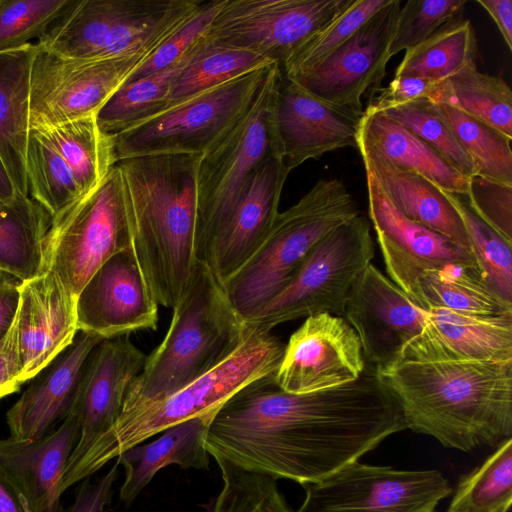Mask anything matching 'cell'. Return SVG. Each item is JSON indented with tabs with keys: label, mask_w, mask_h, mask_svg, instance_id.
<instances>
[{
	"label": "cell",
	"mask_w": 512,
	"mask_h": 512,
	"mask_svg": "<svg viewBox=\"0 0 512 512\" xmlns=\"http://www.w3.org/2000/svg\"><path fill=\"white\" fill-rule=\"evenodd\" d=\"M434 103L473 161L477 175L512 185V139L452 105Z\"/></svg>",
	"instance_id": "39"
},
{
	"label": "cell",
	"mask_w": 512,
	"mask_h": 512,
	"mask_svg": "<svg viewBox=\"0 0 512 512\" xmlns=\"http://www.w3.org/2000/svg\"><path fill=\"white\" fill-rule=\"evenodd\" d=\"M351 0H224L201 41L256 53L281 67Z\"/></svg>",
	"instance_id": "12"
},
{
	"label": "cell",
	"mask_w": 512,
	"mask_h": 512,
	"mask_svg": "<svg viewBox=\"0 0 512 512\" xmlns=\"http://www.w3.org/2000/svg\"><path fill=\"white\" fill-rule=\"evenodd\" d=\"M37 131L66 161L82 195L98 187L117 163L114 137L99 127L96 115Z\"/></svg>",
	"instance_id": "33"
},
{
	"label": "cell",
	"mask_w": 512,
	"mask_h": 512,
	"mask_svg": "<svg viewBox=\"0 0 512 512\" xmlns=\"http://www.w3.org/2000/svg\"><path fill=\"white\" fill-rule=\"evenodd\" d=\"M74 0H0V53L40 39Z\"/></svg>",
	"instance_id": "45"
},
{
	"label": "cell",
	"mask_w": 512,
	"mask_h": 512,
	"mask_svg": "<svg viewBox=\"0 0 512 512\" xmlns=\"http://www.w3.org/2000/svg\"><path fill=\"white\" fill-rule=\"evenodd\" d=\"M133 249L127 190L117 164L91 192L52 218L43 243L42 271L50 270L77 298L113 255Z\"/></svg>",
	"instance_id": "9"
},
{
	"label": "cell",
	"mask_w": 512,
	"mask_h": 512,
	"mask_svg": "<svg viewBox=\"0 0 512 512\" xmlns=\"http://www.w3.org/2000/svg\"><path fill=\"white\" fill-rule=\"evenodd\" d=\"M202 155L117 161L133 226V253L158 305L174 308L198 261L197 177Z\"/></svg>",
	"instance_id": "3"
},
{
	"label": "cell",
	"mask_w": 512,
	"mask_h": 512,
	"mask_svg": "<svg viewBox=\"0 0 512 512\" xmlns=\"http://www.w3.org/2000/svg\"><path fill=\"white\" fill-rule=\"evenodd\" d=\"M216 463L222 487L202 505L204 512H293L271 477Z\"/></svg>",
	"instance_id": "42"
},
{
	"label": "cell",
	"mask_w": 512,
	"mask_h": 512,
	"mask_svg": "<svg viewBox=\"0 0 512 512\" xmlns=\"http://www.w3.org/2000/svg\"><path fill=\"white\" fill-rule=\"evenodd\" d=\"M79 438L80 424L74 405L61 425L41 439H0V466L29 512H64L60 484Z\"/></svg>",
	"instance_id": "26"
},
{
	"label": "cell",
	"mask_w": 512,
	"mask_h": 512,
	"mask_svg": "<svg viewBox=\"0 0 512 512\" xmlns=\"http://www.w3.org/2000/svg\"><path fill=\"white\" fill-rule=\"evenodd\" d=\"M379 374L406 429L463 452L512 438V361H401Z\"/></svg>",
	"instance_id": "2"
},
{
	"label": "cell",
	"mask_w": 512,
	"mask_h": 512,
	"mask_svg": "<svg viewBox=\"0 0 512 512\" xmlns=\"http://www.w3.org/2000/svg\"><path fill=\"white\" fill-rule=\"evenodd\" d=\"M433 101L452 105L512 139V91L502 78L479 72L475 63L441 82Z\"/></svg>",
	"instance_id": "36"
},
{
	"label": "cell",
	"mask_w": 512,
	"mask_h": 512,
	"mask_svg": "<svg viewBox=\"0 0 512 512\" xmlns=\"http://www.w3.org/2000/svg\"><path fill=\"white\" fill-rule=\"evenodd\" d=\"M26 174L29 197L52 218L82 196L66 161L39 131L33 129H30L27 146Z\"/></svg>",
	"instance_id": "40"
},
{
	"label": "cell",
	"mask_w": 512,
	"mask_h": 512,
	"mask_svg": "<svg viewBox=\"0 0 512 512\" xmlns=\"http://www.w3.org/2000/svg\"><path fill=\"white\" fill-rule=\"evenodd\" d=\"M388 2L351 0L327 26L283 63L280 67L283 77L290 80L320 64Z\"/></svg>",
	"instance_id": "43"
},
{
	"label": "cell",
	"mask_w": 512,
	"mask_h": 512,
	"mask_svg": "<svg viewBox=\"0 0 512 512\" xmlns=\"http://www.w3.org/2000/svg\"><path fill=\"white\" fill-rule=\"evenodd\" d=\"M146 58L71 59L38 44L30 77V129L96 115Z\"/></svg>",
	"instance_id": "14"
},
{
	"label": "cell",
	"mask_w": 512,
	"mask_h": 512,
	"mask_svg": "<svg viewBox=\"0 0 512 512\" xmlns=\"http://www.w3.org/2000/svg\"><path fill=\"white\" fill-rule=\"evenodd\" d=\"M512 504V438L460 476L447 512H508Z\"/></svg>",
	"instance_id": "37"
},
{
	"label": "cell",
	"mask_w": 512,
	"mask_h": 512,
	"mask_svg": "<svg viewBox=\"0 0 512 512\" xmlns=\"http://www.w3.org/2000/svg\"><path fill=\"white\" fill-rule=\"evenodd\" d=\"M20 385L14 380L0 342V398L17 392Z\"/></svg>",
	"instance_id": "54"
},
{
	"label": "cell",
	"mask_w": 512,
	"mask_h": 512,
	"mask_svg": "<svg viewBox=\"0 0 512 512\" xmlns=\"http://www.w3.org/2000/svg\"><path fill=\"white\" fill-rule=\"evenodd\" d=\"M38 44L0 53V159L16 193L28 197L30 77Z\"/></svg>",
	"instance_id": "29"
},
{
	"label": "cell",
	"mask_w": 512,
	"mask_h": 512,
	"mask_svg": "<svg viewBox=\"0 0 512 512\" xmlns=\"http://www.w3.org/2000/svg\"><path fill=\"white\" fill-rule=\"evenodd\" d=\"M76 297L50 270L22 281L13 322L0 341L14 380L35 378L77 333Z\"/></svg>",
	"instance_id": "15"
},
{
	"label": "cell",
	"mask_w": 512,
	"mask_h": 512,
	"mask_svg": "<svg viewBox=\"0 0 512 512\" xmlns=\"http://www.w3.org/2000/svg\"><path fill=\"white\" fill-rule=\"evenodd\" d=\"M274 64L253 52L204 44L186 54L171 79L166 109L252 70Z\"/></svg>",
	"instance_id": "34"
},
{
	"label": "cell",
	"mask_w": 512,
	"mask_h": 512,
	"mask_svg": "<svg viewBox=\"0 0 512 512\" xmlns=\"http://www.w3.org/2000/svg\"><path fill=\"white\" fill-rule=\"evenodd\" d=\"M215 412L173 425L162 431L156 440L135 445L121 453L116 458L125 470L120 500L129 506L153 477L167 466L208 470L210 455L205 448V437Z\"/></svg>",
	"instance_id": "28"
},
{
	"label": "cell",
	"mask_w": 512,
	"mask_h": 512,
	"mask_svg": "<svg viewBox=\"0 0 512 512\" xmlns=\"http://www.w3.org/2000/svg\"><path fill=\"white\" fill-rule=\"evenodd\" d=\"M51 221L50 214L29 196L0 202V270L21 281L42 272L43 243Z\"/></svg>",
	"instance_id": "32"
},
{
	"label": "cell",
	"mask_w": 512,
	"mask_h": 512,
	"mask_svg": "<svg viewBox=\"0 0 512 512\" xmlns=\"http://www.w3.org/2000/svg\"><path fill=\"white\" fill-rule=\"evenodd\" d=\"M358 137L397 167L422 175L444 191L467 195L469 178L432 146L384 113H364Z\"/></svg>",
	"instance_id": "30"
},
{
	"label": "cell",
	"mask_w": 512,
	"mask_h": 512,
	"mask_svg": "<svg viewBox=\"0 0 512 512\" xmlns=\"http://www.w3.org/2000/svg\"><path fill=\"white\" fill-rule=\"evenodd\" d=\"M118 466L116 461L96 482H91L89 477L82 480L74 503L64 512H107L118 477Z\"/></svg>",
	"instance_id": "50"
},
{
	"label": "cell",
	"mask_w": 512,
	"mask_h": 512,
	"mask_svg": "<svg viewBox=\"0 0 512 512\" xmlns=\"http://www.w3.org/2000/svg\"><path fill=\"white\" fill-rule=\"evenodd\" d=\"M274 375L248 384L215 412L205 437L215 461L303 486L406 429L396 397L368 364L352 382L303 394L282 390Z\"/></svg>",
	"instance_id": "1"
},
{
	"label": "cell",
	"mask_w": 512,
	"mask_h": 512,
	"mask_svg": "<svg viewBox=\"0 0 512 512\" xmlns=\"http://www.w3.org/2000/svg\"><path fill=\"white\" fill-rule=\"evenodd\" d=\"M104 339L78 331L73 343L41 372L40 378L25 390L6 414L10 437L38 440L52 432L54 426L72 411L86 361Z\"/></svg>",
	"instance_id": "25"
},
{
	"label": "cell",
	"mask_w": 512,
	"mask_h": 512,
	"mask_svg": "<svg viewBox=\"0 0 512 512\" xmlns=\"http://www.w3.org/2000/svg\"><path fill=\"white\" fill-rule=\"evenodd\" d=\"M203 0H74L38 44L81 60L148 57Z\"/></svg>",
	"instance_id": "7"
},
{
	"label": "cell",
	"mask_w": 512,
	"mask_h": 512,
	"mask_svg": "<svg viewBox=\"0 0 512 512\" xmlns=\"http://www.w3.org/2000/svg\"><path fill=\"white\" fill-rule=\"evenodd\" d=\"M284 349L285 344L271 332L252 328L241 345L208 372L162 399L121 412L111 429L65 467L61 491L165 429L217 411L248 384L275 374Z\"/></svg>",
	"instance_id": "5"
},
{
	"label": "cell",
	"mask_w": 512,
	"mask_h": 512,
	"mask_svg": "<svg viewBox=\"0 0 512 512\" xmlns=\"http://www.w3.org/2000/svg\"><path fill=\"white\" fill-rule=\"evenodd\" d=\"M156 302L133 249L110 257L76 299L78 331L112 339L138 330H156Z\"/></svg>",
	"instance_id": "19"
},
{
	"label": "cell",
	"mask_w": 512,
	"mask_h": 512,
	"mask_svg": "<svg viewBox=\"0 0 512 512\" xmlns=\"http://www.w3.org/2000/svg\"><path fill=\"white\" fill-rule=\"evenodd\" d=\"M290 173L280 156L260 165L249 179L204 262L224 283L260 249L279 213Z\"/></svg>",
	"instance_id": "23"
},
{
	"label": "cell",
	"mask_w": 512,
	"mask_h": 512,
	"mask_svg": "<svg viewBox=\"0 0 512 512\" xmlns=\"http://www.w3.org/2000/svg\"><path fill=\"white\" fill-rule=\"evenodd\" d=\"M365 366L359 338L349 323L321 313L307 317L290 336L274 380L286 392L310 393L352 382Z\"/></svg>",
	"instance_id": "18"
},
{
	"label": "cell",
	"mask_w": 512,
	"mask_h": 512,
	"mask_svg": "<svg viewBox=\"0 0 512 512\" xmlns=\"http://www.w3.org/2000/svg\"><path fill=\"white\" fill-rule=\"evenodd\" d=\"M0 202H2V201H0Z\"/></svg>",
	"instance_id": "56"
},
{
	"label": "cell",
	"mask_w": 512,
	"mask_h": 512,
	"mask_svg": "<svg viewBox=\"0 0 512 512\" xmlns=\"http://www.w3.org/2000/svg\"><path fill=\"white\" fill-rule=\"evenodd\" d=\"M272 65L205 90L113 135L117 161L142 155L207 154L250 110Z\"/></svg>",
	"instance_id": "10"
},
{
	"label": "cell",
	"mask_w": 512,
	"mask_h": 512,
	"mask_svg": "<svg viewBox=\"0 0 512 512\" xmlns=\"http://www.w3.org/2000/svg\"><path fill=\"white\" fill-rule=\"evenodd\" d=\"M401 361H512V314L476 316L432 308Z\"/></svg>",
	"instance_id": "24"
},
{
	"label": "cell",
	"mask_w": 512,
	"mask_h": 512,
	"mask_svg": "<svg viewBox=\"0 0 512 512\" xmlns=\"http://www.w3.org/2000/svg\"><path fill=\"white\" fill-rule=\"evenodd\" d=\"M417 304L476 316L512 314V303L483 281L477 266L450 263L423 272L417 282Z\"/></svg>",
	"instance_id": "31"
},
{
	"label": "cell",
	"mask_w": 512,
	"mask_h": 512,
	"mask_svg": "<svg viewBox=\"0 0 512 512\" xmlns=\"http://www.w3.org/2000/svg\"><path fill=\"white\" fill-rule=\"evenodd\" d=\"M440 83L415 76L394 77L388 86L382 89L379 96L372 97L364 113L384 112L420 98L433 100Z\"/></svg>",
	"instance_id": "49"
},
{
	"label": "cell",
	"mask_w": 512,
	"mask_h": 512,
	"mask_svg": "<svg viewBox=\"0 0 512 512\" xmlns=\"http://www.w3.org/2000/svg\"><path fill=\"white\" fill-rule=\"evenodd\" d=\"M251 330L224 284L198 260L173 308L167 334L146 356L126 393L122 412L162 399L208 372L230 356Z\"/></svg>",
	"instance_id": "4"
},
{
	"label": "cell",
	"mask_w": 512,
	"mask_h": 512,
	"mask_svg": "<svg viewBox=\"0 0 512 512\" xmlns=\"http://www.w3.org/2000/svg\"><path fill=\"white\" fill-rule=\"evenodd\" d=\"M363 116L364 113L316 98L282 75L274 124L285 166L291 172L327 152L357 148Z\"/></svg>",
	"instance_id": "21"
},
{
	"label": "cell",
	"mask_w": 512,
	"mask_h": 512,
	"mask_svg": "<svg viewBox=\"0 0 512 512\" xmlns=\"http://www.w3.org/2000/svg\"><path fill=\"white\" fill-rule=\"evenodd\" d=\"M464 0H409L400 7L389 46L390 57L409 50L456 19Z\"/></svg>",
	"instance_id": "46"
},
{
	"label": "cell",
	"mask_w": 512,
	"mask_h": 512,
	"mask_svg": "<svg viewBox=\"0 0 512 512\" xmlns=\"http://www.w3.org/2000/svg\"><path fill=\"white\" fill-rule=\"evenodd\" d=\"M497 25L507 47L512 49V1L477 0Z\"/></svg>",
	"instance_id": "52"
},
{
	"label": "cell",
	"mask_w": 512,
	"mask_h": 512,
	"mask_svg": "<svg viewBox=\"0 0 512 512\" xmlns=\"http://www.w3.org/2000/svg\"><path fill=\"white\" fill-rule=\"evenodd\" d=\"M380 113L416 134L467 178L477 175L473 161L439 114L432 99L420 98Z\"/></svg>",
	"instance_id": "44"
},
{
	"label": "cell",
	"mask_w": 512,
	"mask_h": 512,
	"mask_svg": "<svg viewBox=\"0 0 512 512\" xmlns=\"http://www.w3.org/2000/svg\"><path fill=\"white\" fill-rule=\"evenodd\" d=\"M443 192L464 224L470 251L483 281L512 303V242L476 216L459 195Z\"/></svg>",
	"instance_id": "41"
},
{
	"label": "cell",
	"mask_w": 512,
	"mask_h": 512,
	"mask_svg": "<svg viewBox=\"0 0 512 512\" xmlns=\"http://www.w3.org/2000/svg\"><path fill=\"white\" fill-rule=\"evenodd\" d=\"M467 196L473 213L512 242V185L475 175L469 179Z\"/></svg>",
	"instance_id": "48"
},
{
	"label": "cell",
	"mask_w": 512,
	"mask_h": 512,
	"mask_svg": "<svg viewBox=\"0 0 512 512\" xmlns=\"http://www.w3.org/2000/svg\"><path fill=\"white\" fill-rule=\"evenodd\" d=\"M21 280L0 270V341L8 332L19 303Z\"/></svg>",
	"instance_id": "51"
},
{
	"label": "cell",
	"mask_w": 512,
	"mask_h": 512,
	"mask_svg": "<svg viewBox=\"0 0 512 512\" xmlns=\"http://www.w3.org/2000/svg\"><path fill=\"white\" fill-rule=\"evenodd\" d=\"M282 72L273 64L250 110L211 151L197 177L198 260L204 261L249 179L271 156H281L274 105Z\"/></svg>",
	"instance_id": "8"
},
{
	"label": "cell",
	"mask_w": 512,
	"mask_h": 512,
	"mask_svg": "<svg viewBox=\"0 0 512 512\" xmlns=\"http://www.w3.org/2000/svg\"><path fill=\"white\" fill-rule=\"evenodd\" d=\"M359 213L337 178L319 180L296 204L279 212L256 254L223 284L244 320L294 277L312 247Z\"/></svg>",
	"instance_id": "6"
},
{
	"label": "cell",
	"mask_w": 512,
	"mask_h": 512,
	"mask_svg": "<svg viewBox=\"0 0 512 512\" xmlns=\"http://www.w3.org/2000/svg\"><path fill=\"white\" fill-rule=\"evenodd\" d=\"M477 51L470 21L453 19L421 44L406 50L395 77L415 76L440 83L475 63Z\"/></svg>",
	"instance_id": "35"
},
{
	"label": "cell",
	"mask_w": 512,
	"mask_h": 512,
	"mask_svg": "<svg viewBox=\"0 0 512 512\" xmlns=\"http://www.w3.org/2000/svg\"><path fill=\"white\" fill-rule=\"evenodd\" d=\"M374 252L370 224L358 214L324 235L292 280L246 324L270 332L281 323L321 313L343 317L349 291Z\"/></svg>",
	"instance_id": "11"
},
{
	"label": "cell",
	"mask_w": 512,
	"mask_h": 512,
	"mask_svg": "<svg viewBox=\"0 0 512 512\" xmlns=\"http://www.w3.org/2000/svg\"><path fill=\"white\" fill-rule=\"evenodd\" d=\"M145 360L146 355L129 336L104 339L92 350L75 404L80 438L67 465L77 461L113 427L122 412L126 393L143 369Z\"/></svg>",
	"instance_id": "22"
},
{
	"label": "cell",
	"mask_w": 512,
	"mask_h": 512,
	"mask_svg": "<svg viewBox=\"0 0 512 512\" xmlns=\"http://www.w3.org/2000/svg\"><path fill=\"white\" fill-rule=\"evenodd\" d=\"M303 487L297 512H435L453 490L436 469L400 470L359 461Z\"/></svg>",
	"instance_id": "13"
},
{
	"label": "cell",
	"mask_w": 512,
	"mask_h": 512,
	"mask_svg": "<svg viewBox=\"0 0 512 512\" xmlns=\"http://www.w3.org/2000/svg\"><path fill=\"white\" fill-rule=\"evenodd\" d=\"M223 1H205L130 74L125 82L161 72L177 64L206 34Z\"/></svg>",
	"instance_id": "47"
},
{
	"label": "cell",
	"mask_w": 512,
	"mask_h": 512,
	"mask_svg": "<svg viewBox=\"0 0 512 512\" xmlns=\"http://www.w3.org/2000/svg\"><path fill=\"white\" fill-rule=\"evenodd\" d=\"M184 57L171 68L120 86L96 114L99 127L117 135L164 111L171 79Z\"/></svg>",
	"instance_id": "38"
},
{
	"label": "cell",
	"mask_w": 512,
	"mask_h": 512,
	"mask_svg": "<svg viewBox=\"0 0 512 512\" xmlns=\"http://www.w3.org/2000/svg\"><path fill=\"white\" fill-rule=\"evenodd\" d=\"M357 149L365 171L373 175L390 202L402 215L448 237L470 251L464 224L442 189L416 172L397 167L359 137Z\"/></svg>",
	"instance_id": "27"
},
{
	"label": "cell",
	"mask_w": 512,
	"mask_h": 512,
	"mask_svg": "<svg viewBox=\"0 0 512 512\" xmlns=\"http://www.w3.org/2000/svg\"><path fill=\"white\" fill-rule=\"evenodd\" d=\"M366 180L369 216L389 279L413 302L417 304V282L423 272L450 263L476 266L468 249L402 215L368 171Z\"/></svg>",
	"instance_id": "20"
},
{
	"label": "cell",
	"mask_w": 512,
	"mask_h": 512,
	"mask_svg": "<svg viewBox=\"0 0 512 512\" xmlns=\"http://www.w3.org/2000/svg\"><path fill=\"white\" fill-rule=\"evenodd\" d=\"M400 7V0H389L324 61L289 81L325 102L364 113L361 98L378 90L391 58Z\"/></svg>",
	"instance_id": "16"
},
{
	"label": "cell",
	"mask_w": 512,
	"mask_h": 512,
	"mask_svg": "<svg viewBox=\"0 0 512 512\" xmlns=\"http://www.w3.org/2000/svg\"><path fill=\"white\" fill-rule=\"evenodd\" d=\"M0 512H29L21 494L0 466Z\"/></svg>",
	"instance_id": "53"
},
{
	"label": "cell",
	"mask_w": 512,
	"mask_h": 512,
	"mask_svg": "<svg viewBox=\"0 0 512 512\" xmlns=\"http://www.w3.org/2000/svg\"><path fill=\"white\" fill-rule=\"evenodd\" d=\"M17 196L14 185L0 159V201L9 202Z\"/></svg>",
	"instance_id": "55"
},
{
	"label": "cell",
	"mask_w": 512,
	"mask_h": 512,
	"mask_svg": "<svg viewBox=\"0 0 512 512\" xmlns=\"http://www.w3.org/2000/svg\"><path fill=\"white\" fill-rule=\"evenodd\" d=\"M343 316L359 338L366 364L380 372L400 361L423 330L427 311L370 263L354 281Z\"/></svg>",
	"instance_id": "17"
}]
</instances>
